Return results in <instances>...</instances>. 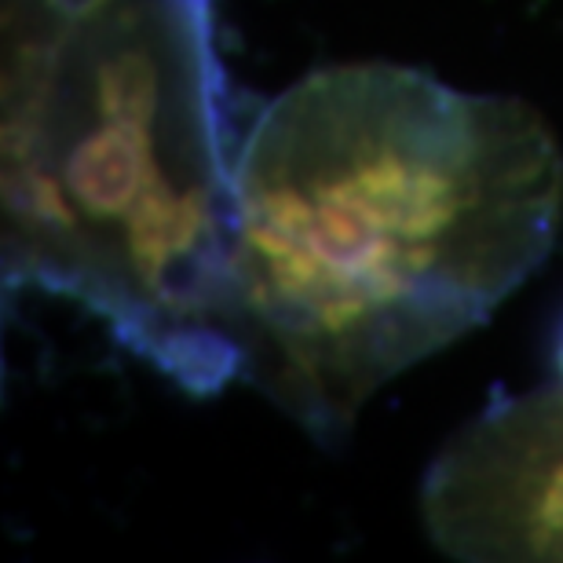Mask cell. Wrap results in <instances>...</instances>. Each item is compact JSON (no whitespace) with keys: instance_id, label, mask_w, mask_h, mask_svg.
<instances>
[{"instance_id":"3957f363","label":"cell","mask_w":563,"mask_h":563,"mask_svg":"<svg viewBox=\"0 0 563 563\" xmlns=\"http://www.w3.org/2000/svg\"><path fill=\"white\" fill-rule=\"evenodd\" d=\"M421 505L454 560H563V336L556 380L461 428L428 468Z\"/></svg>"},{"instance_id":"7a4b0ae2","label":"cell","mask_w":563,"mask_h":563,"mask_svg":"<svg viewBox=\"0 0 563 563\" xmlns=\"http://www.w3.org/2000/svg\"><path fill=\"white\" fill-rule=\"evenodd\" d=\"M8 289L96 314L184 391L239 380V187L212 0H4Z\"/></svg>"},{"instance_id":"6da1fadb","label":"cell","mask_w":563,"mask_h":563,"mask_svg":"<svg viewBox=\"0 0 563 563\" xmlns=\"http://www.w3.org/2000/svg\"><path fill=\"white\" fill-rule=\"evenodd\" d=\"M234 187L239 380L325 446L520 289L563 220V154L534 107L396 63L286 88Z\"/></svg>"}]
</instances>
